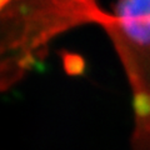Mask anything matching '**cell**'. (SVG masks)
I'll list each match as a JSON object with an SVG mask.
<instances>
[{
  "instance_id": "cell-1",
  "label": "cell",
  "mask_w": 150,
  "mask_h": 150,
  "mask_svg": "<svg viewBox=\"0 0 150 150\" xmlns=\"http://www.w3.org/2000/svg\"><path fill=\"white\" fill-rule=\"evenodd\" d=\"M111 25L130 48L150 46V0H118Z\"/></svg>"
},
{
  "instance_id": "cell-2",
  "label": "cell",
  "mask_w": 150,
  "mask_h": 150,
  "mask_svg": "<svg viewBox=\"0 0 150 150\" xmlns=\"http://www.w3.org/2000/svg\"><path fill=\"white\" fill-rule=\"evenodd\" d=\"M63 67L65 73L71 76H79L85 71V60L80 54L70 53V51H63L62 53Z\"/></svg>"
},
{
  "instance_id": "cell-3",
  "label": "cell",
  "mask_w": 150,
  "mask_h": 150,
  "mask_svg": "<svg viewBox=\"0 0 150 150\" xmlns=\"http://www.w3.org/2000/svg\"><path fill=\"white\" fill-rule=\"evenodd\" d=\"M11 1H13V0H0V4H1V10L5 11L6 10V6L10 5Z\"/></svg>"
}]
</instances>
